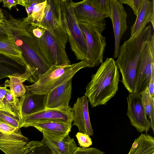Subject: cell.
<instances>
[{
	"instance_id": "cell-41",
	"label": "cell",
	"mask_w": 154,
	"mask_h": 154,
	"mask_svg": "<svg viewBox=\"0 0 154 154\" xmlns=\"http://www.w3.org/2000/svg\"><path fill=\"white\" fill-rule=\"evenodd\" d=\"M52 154H54V153H52Z\"/></svg>"
},
{
	"instance_id": "cell-36",
	"label": "cell",
	"mask_w": 154,
	"mask_h": 154,
	"mask_svg": "<svg viewBox=\"0 0 154 154\" xmlns=\"http://www.w3.org/2000/svg\"><path fill=\"white\" fill-rule=\"evenodd\" d=\"M10 34L9 30L5 20H0V35L8 36Z\"/></svg>"
},
{
	"instance_id": "cell-15",
	"label": "cell",
	"mask_w": 154,
	"mask_h": 154,
	"mask_svg": "<svg viewBox=\"0 0 154 154\" xmlns=\"http://www.w3.org/2000/svg\"><path fill=\"white\" fill-rule=\"evenodd\" d=\"M29 141L20 128L13 132L0 131V149L5 154H22Z\"/></svg>"
},
{
	"instance_id": "cell-19",
	"label": "cell",
	"mask_w": 154,
	"mask_h": 154,
	"mask_svg": "<svg viewBox=\"0 0 154 154\" xmlns=\"http://www.w3.org/2000/svg\"><path fill=\"white\" fill-rule=\"evenodd\" d=\"M154 16V0H143L136 21L131 27L130 38H133L138 35Z\"/></svg>"
},
{
	"instance_id": "cell-7",
	"label": "cell",
	"mask_w": 154,
	"mask_h": 154,
	"mask_svg": "<svg viewBox=\"0 0 154 154\" xmlns=\"http://www.w3.org/2000/svg\"><path fill=\"white\" fill-rule=\"evenodd\" d=\"M154 69V35H152L140 56L137 66L134 91L133 94L140 95L148 87Z\"/></svg>"
},
{
	"instance_id": "cell-11",
	"label": "cell",
	"mask_w": 154,
	"mask_h": 154,
	"mask_svg": "<svg viewBox=\"0 0 154 154\" xmlns=\"http://www.w3.org/2000/svg\"><path fill=\"white\" fill-rule=\"evenodd\" d=\"M128 109L127 115L131 125L138 132L146 133L151 128L150 121L147 119L143 107L141 95L129 94L127 97Z\"/></svg>"
},
{
	"instance_id": "cell-33",
	"label": "cell",
	"mask_w": 154,
	"mask_h": 154,
	"mask_svg": "<svg viewBox=\"0 0 154 154\" xmlns=\"http://www.w3.org/2000/svg\"><path fill=\"white\" fill-rule=\"evenodd\" d=\"M122 4H125L130 6L134 14L137 16L142 5L143 0H118Z\"/></svg>"
},
{
	"instance_id": "cell-35",
	"label": "cell",
	"mask_w": 154,
	"mask_h": 154,
	"mask_svg": "<svg viewBox=\"0 0 154 154\" xmlns=\"http://www.w3.org/2000/svg\"><path fill=\"white\" fill-rule=\"evenodd\" d=\"M3 7L7 8L11 10L12 7L17 5L24 6V0H3Z\"/></svg>"
},
{
	"instance_id": "cell-37",
	"label": "cell",
	"mask_w": 154,
	"mask_h": 154,
	"mask_svg": "<svg viewBox=\"0 0 154 154\" xmlns=\"http://www.w3.org/2000/svg\"><path fill=\"white\" fill-rule=\"evenodd\" d=\"M154 69L152 70V75L148 86L149 94L152 97H154Z\"/></svg>"
},
{
	"instance_id": "cell-30",
	"label": "cell",
	"mask_w": 154,
	"mask_h": 154,
	"mask_svg": "<svg viewBox=\"0 0 154 154\" xmlns=\"http://www.w3.org/2000/svg\"><path fill=\"white\" fill-rule=\"evenodd\" d=\"M19 118L9 112L0 109V122H4L14 127L19 128Z\"/></svg>"
},
{
	"instance_id": "cell-26",
	"label": "cell",
	"mask_w": 154,
	"mask_h": 154,
	"mask_svg": "<svg viewBox=\"0 0 154 154\" xmlns=\"http://www.w3.org/2000/svg\"><path fill=\"white\" fill-rule=\"evenodd\" d=\"M142 103L146 114L150 119L151 128L154 133V97L150 96L148 87L140 94Z\"/></svg>"
},
{
	"instance_id": "cell-21",
	"label": "cell",
	"mask_w": 154,
	"mask_h": 154,
	"mask_svg": "<svg viewBox=\"0 0 154 154\" xmlns=\"http://www.w3.org/2000/svg\"><path fill=\"white\" fill-rule=\"evenodd\" d=\"M47 0H24L27 17L22 20L24 22L39 26L44 15Z\"/></svg>"
},
{
	"instance_id": "cell-34",
	"label": "cell",
	"mask_w": 154,
	"mask_h": 154,
	"mask_svg": "<svg viewBox=\"0 0 154 154\" xmlns=\"http://www.w3.org/2000/svg\"><path fill=\"white\" fill-rule=\"evenodd\" d=\"M72 154H105V153L94 147H77Z\"/></svg>"
},
{
	"instance_id": "cell-24",
	"label": "cell",
	"mask_w": 154,
	"mask_h": 154,
	"mask_svg": "<svg viewBox=\"0 0 154 154\" xmlns=\"http://www.w3.org/2000/svg\"><path fill=\"white\" fill-rule=\"evenodd\" d=\"M128 154H154V138L146 133L135 139Z\"/></svg>"
},
{
	"instance_id": "cell-39",
	"label": "cell",
	"mask_w": 154,
	"mask_h": 154,
	"mask_svg": "<svg viewBox=\"0 0 154 154\" xmlns=\"http://www.w3.org/2000/svg\"><path fill=\"white\" fill-rule=\"evenodd\" d=\"M5 16L2 11V10L0 8V20H4Z\"/></svg>"
},
{
	"instance_id": "cell-17",
	"label": "cell",
	"mask_w": 154,
	"mask_h": 154,
	"mask_svg": "<svg viewBox=\"0 0 154 154\" xmlns=\"http://www.w3.org/2000/svg\"><path fill=\"white\" fill-rule=\"evenodd\" d=\"M72 90V79L53 89L47 94L45 109H60L69 107Z\"/></svg>"
},
{
	"instance_id": "cell-2",
	"label": "cell",
	"mask_w": 154,
	"mask_h": 154,
	"mask_svg": "<svg viewBox=\"0 0 154 154\" xmlns=\"http://www.w3.org/2000/svg\"><path fill=\"white\" fill-rule=\"evenodd\" d=\"M152 26L144 28L136 37L129 38L120 46L116 63L122 76L124 87L133 94L138 61L141 53L152 35Z\"/></svg>"
},
{
	"instance_id": "cell-25",
	"label": "cell",
	"mask_w": 154,
	"mask_h": 154,
	"mask_svg": "<svg viewBox=\"0 0 154 154\" xmlns=\"http://www.w3.org/2000/svg\"><path fill=\"white\" fill-rule=\"evenodd\" d=\"M31 75L29 72L26 69L25 72L19 76L13 75L9 76L10 79L6 80L4 84L5 87H9L12 94L15 97H20L26 91L25 86L23 83L26 81H29Z\"/></svg>"
},
{
	"instance_id": "cell-5",
	"label": "cell",
	"mask_w": 154,
	"mask_h": 154,
	"mask_svg": "<svg viewBox=\"0 0 154 154\" xmlns=\"http://www.w3.org/2000/svg\"><path fill=\"white\" fill-rule=\"evenodd\" d=\"M11 35L22 52L27 64L26 68L34 74L33 83L37 82L39 76L45 73L51 67L41 52L37 39L28 32L23 35L11 33Z\"/></svg>"
},
{
	"instance_id": "cell-8",
	"label": "cell",
	"mask_w": 154,
	"mask_h": 154,
	"mask_svg": "<svg viewBox=\"0 0 154 154\" xmlns=\"http://www.w3.org/2000/svg\"><path fill=\"white\" fill-rule=\"evenodd\" d=\"M48 31L65 49L68 41L60 15V0H47L43 17L39 26Z\"/></svg>"
},
{
	"instance_id": "cell-4",
	"label": "cell",
	"mask_w": 154,
	"mask_h": 154,
	"mask_svg": "<svg viewBox=\"0 0 154 154\" xmlns=\"http://www.w3.org/2000/svg\"><path fill=\"white\" fill-rule=\"evenodd\" d=\"M73 2L72 0H60V17L71 48L76 59L82 61L86 59V43L75 15Z\"/></svg>"
},
{
	"instance_id": "cell-28",
	"label": "cell",
	"mask_w": 154,
	"mask_h": 154,
	"mask_svg": "<svg viewBox=\"0 0 154 154\" xmlns=\"http://www.w3.org/2000/svg\"><path fill=\"white\" fill-rule=\"evenodd\" d=\"M51 149L41 141L29 142L25 150L22 154H52Z\"/></svg>"
},
{
	"instance_id": "cell-13",
	"label": "cell",
	"mask_w": 154,
	"mask_h": 154,
	"mask_svg": "<svg viewBox=\"0 0 154 154\" xmlns=\"http://www.w3.org/2000/svg\"><path fill=\"white\" fill-rule=\"evenodd\" d=\"M75 15L78 22L91 25L103 32L105 29L106 22L104 14L97 12L93 8L88 0L73 2Z\"/></svg>"
},
{
	"instance_id": "cell-27",
	"label": "cell",
	"mask_w": 154,
	"mask_h": 154,
	"mask_svg": "<svg viewBox=\"0 0 154 154\" xmlns=\"http://www.w3.org/2000/svg\"><path fill=\"white\" fill-rule=\"evenodd\" d=\"M19 100L8 89L7 93L3 99L2 105L0 108L9 112L19 117L18 108Z\"/></svg>"
},
{
	"instance_id": "cell-29",
	"label": "cell",
	"mask_w": 154,
	"mask_h": 154,
	"mask_svg": "<svg viewBox=\"0 0 154 154\" xmlns=\"http://www.w3.org/2000/svg\"><path fill=\"white\" fill-rule=\"evenodd\" d=\"M94 10L98 13L106 15L110 18L109 0H88Z\"/></svg>"
},
{
	"instance_id": "cell-12",
	"label": "cell",
	"mask_w": 154,
	"mask_h": 154,
	"mask_svg": "<svg viewBox=\"0 0 154 154\" xmlns=\"http://www.w3.org/2000/svg\"><path fill=\"white\" fill-rule=\"evenodd\" d=\"M110 19L112 24L115 39L113 59L117 58L121 38L128 28L127 15L123 5L117 0H109Z\"/></svg>"
},
{
	"instance_id": "cell-1",
	"label": "cell",
	"mask_w": 154,
	"mask_h": 154,
	"mask_svg": "<svg viewBox=\"0 0 154 154\" xmlns=\"http://www.w3.org/2000/svg\"><path fill=\"white\" fill-rule=\"evenodd\" d=\"M120 75L116 61L107 57L91 76L85 87V95L92 108L105 105L116 94L118 89Z\"/></svg>"
},
{
	"instance_id": "cell-16",
	"label": "cell",
	"mask_w": 154,
	"mask_h": 154,
	"mask_svg": "<svg viewBox=\"0 0 154 154\" xmlns=\"http://www.w3.org/2000/svg\"><path fill=\"white\" fill-rule=\"evenodd\" d=\"M26 88L25 92L19 99L18 114L20 119L26 116L45 109L47 94L33 93Z\"/></svg>"
},
{
	"instance_id": "cell-14",
	"label": "cell",
	"mask_w": 154,
	"mask_h": 154,
	"mask_svg": "<svg viewBox=\"0 0 154 154\" xmlns=\"http://www.w3.org/2000/svg\"><path fill=\"white\" fill-rule=\"evenodd\" d=\"M88 101L85 95L77 98L72 108L73 113V125L76 126L80 132L93 136L94 132L90 120Z\"/></svg>"
},
{
	"instance_id": "cell-9",
	"label": "cell",
	"mask_w": 154,
	"mask_h": 154,
	"mask_svg": "<svg viewBox=\"0 0 154 154\" xmlns=\"http://www.w3.org/2000/svg\"><path fill=\"white\" fill-rule=\"evenodd\" d=\"M37 42L42 55L51 66L71 64L65 49L47 30L37 39Z\"/></svg>"
},
{
	"instance_id": "cell-22",
	"label": "cell",
	"mask_w": 154,
	"mask_h": 154,
	"mask_svg": "<svg viewBox=\"0 0 154 154\" xmlns=\"http://www.w3.org/2000/svg\"><path fill=\"white\" fill-rule=\"evenodd\" d=\"M0 55L26 67L27 64L21 51L10 36L0 35Z\"/></svg>"
},
{
	"instance_id": "cell-31",
	"label": "cell",
	"mask_w": 154,
	"mask_h": 154,
	"mask_svg": "<svg viewBox=\"0 0 154 154\" xmlns=\"http://www.w3.org/2000/svg\"><path fill=\"white\" fill-rule=\"evenodd\" d=\"M25 23L26 24V30L31 36L38 39L41 38L44 34L46 30L42 27Z\"/></svg>"
},
{
	"instance_id": "cell-40",
	"label": "cell",
	"mask_w": 154,
	"mask_h": 154,
	"mask_svg": "<svg viewBox=\"0 0 154 154\" xmlns=\"http://www.w3.org/2000/svg\"><path fill=\"white\" fill-rule=\"evenodd\" d=\"M2 2V0H0V3Z\"/></svg>"
},
{
	"instance_id": "cell-6",
	"label": "cell",
	"mask_w": 154,
	"mask_h": 154,
	"mask_svg": "<svg viewBox=\"0 0 154 154\" xmlns=\"http://www.w3.org/2000/svg\"><path fill=\"white\" fill-rule=\"evenodd\" d=\"M85 38L87 45L86 59L93 67L98 66L103 62V54L106 45V37L102 32L89 24L78 22Z\"/></svg>"
},
{
	"instance_id": "cell-23",
	"label": "cell",
	"mask_w": 154,
	"mask_h": 154,
	"mask_svg": "<svg viewBox=\"0 0 154 154\" xmlns=\"http://www.w3.org/2000/svg\"><path fill=\"white\" fill-rule=\"evenodd\" d=\"M26 69V67L14 60L0 55V80L11 75H21Z\"/></svg>"
},
{
	"instance_id": "cell-32",
	"label": "cell",
	"mask_w": 154,
	"mask_h": 154,
	"mask_svg": "<svg viewBox=\"0 0 154 154\" xmlns=\"http://www.w3.org/2000/svg\"><path fill=\"white\" fill-rule=\"evenodd\" d=\"M75 136L79 145L82 148L89 147L92 144V142L90 136L81 132H78Z\"/></svg>"
},
{
	"instance_id": "cell-3",
	"label": "cell",
	"mask_w": 154,
	"mask_h": 154,
	"mask_svg": "<svg viewBox=\"0 0 154 154\" xmlns=\"http://www.w3.org/2000/svg\"><path fill=\"white\" fill-rule=\"evenodd\" d=\"M86 67H93L87 60L69 65L52 66L45 73L39 76L37 82L25 87L32 93L47 94L54 89L72 79L78 71Z\"/></svg>"
},
{
	"instance_id": "cell-18",
	"label": "cell",
	"mask_w": 154,
	"mask_h": 154,
	"mask_svg": "<svg viewBox=\"0 0 154 154\" xmlns=\"http://www.w3.org/2000/svg\"><path fill=\"white\" fill-rule=\"evenodd\" d=\"M41 142L46 145L54 154H72L77 147L74 139L69 134L61 139H57L45 133H42Z\"/></svg>"
},
{
	"instance_id": "cell-10",
	"label": "cell",
	"mask_w": 154,
	"mask_h": 154,
	"mask_svg": "<svg viewBox=\"0 0 154 154\" xmlns=\"http://www.w3.org/2000/svg\"><path fill=\"white\" fill-rule=\"evenodd\" d=\"M72 108L45 109L35 113L26 116L20 119L19 128H27L36 124L51 122H72Z\"/></svg>"
},
{
	"instance_id": "cell-20",
	"label": "cell",
	"mask_w": 154,
	"mask_h": 154,
	"mask_svg": "<svg viewBox=\"0 0 154 154\" xmlns=\"http://www.w3.org/2000/svg\"><path fill=\"white\" fill-rule=\"evenodd\" d=\"M72 122H51L35 124L33 127L41 132L57 139H61L71 131Z\"/></svg>"
},
{
	"instance_id": "cell-38",
	"label": "cell",
	"mask_w": 154,
	"mask_h": 154,
	"mask_svg": "<svg viewBox=\"0 0 154 154\" xmlns=\"http://www.w3.org/2000/svg\"><path fill=\"white\" fill-rule=\"evenodd\" d=\"M7 90L6 87L0 86V108L2 105L3 100L7 93Z\"/></svg>"
}]
</instances>
